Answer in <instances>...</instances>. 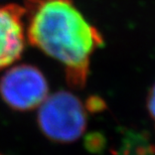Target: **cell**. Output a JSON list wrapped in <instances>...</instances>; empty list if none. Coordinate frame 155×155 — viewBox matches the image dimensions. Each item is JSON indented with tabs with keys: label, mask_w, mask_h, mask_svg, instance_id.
Listing matches in <instances>:
<instances>
[{
	"label": "cell",
	"mask_w": 155,
	"mask_h": 155,
	"mask_svg": "<svg viewBox=\"0 0 155 155\" xmlns=\"http://www.w3.org/2000/svg\"><path fill=\"white\" fill-rule=\"evenodd\" d=\"M38 109L39 128L52 141L74 142L87 127L86 106L71 92L58 91L48 95Z\"/></svg>",
	"instance_id": "cell-2"
},
{
	"label": "cell",
	"mask_w": 155,
	"mask_h": 155,
	"mask_svg": "<svg viewBox=\"0 0 155 155\" xmlns=\"http://www.w3.org/2000/svg\"><path fill=\"white\" fill-rule=\"evenodd\" d=\"M86 109L90 110V111H101L103 108H105V104L102 102L100 99H96V98H92L90 99L89 102L87 103Z\"/></svg>",
	"instance_id": "cell-6"
},
{
	"label": "cell",
	"mask_w": 155,
	"mask_h": 155,
	"mask_svg": "<svg viewBox=\"0 0 155 155\" xmlns=\"http://www.w3.org/2000/svg\"><path fill=\"white\" fill-rule=\"evenodd\" d=\"M48 96V84L39 69L27 64L13 66L0 79V97L20 112L38 108Z\"/></svg>",
	"instance_id": "cell-3"
},
{
	"label": "cell",
	"mask_w": 155,
	"mask_h": 155,
	"mask_svg": "<svg viewBox=\"0 0 155 155\" xmlns=\"http://www.w3.org/2000/svg\"><path fill=\"white\" fill-rule=\"evenodd\" d=\"M147 109H148V112H149V115L151 116V118H152L155 122V83L150 88L149 93H148Z\"/></svg>",
	"instance_id": "cell-5"
},
{
	"label": "cell",
	"mask_w": 155,
	"mask_h": 155,
	"mask_svg": "<svg viewBox=\"0 0 155 155\" xmlns=\"http://www.w3.org/2000/svg\"><path fill=\"white\" fill-rule=\"evenodd\" d=\"M29 43L63 64L70 87L86 86L93 54L104 45L101 32L72 0H24Z\"/></svg>",
	"instance_id": "cell-1"
},
{
	"label": "cell",
	"mask_w": 155,
	"mask_h": 155,
	"mask_svg": "<svg viewBox=\"0 0 155 155\" xmlns=\"http://www.w3.org/2000/svg\"><path fill=\"white\" fill-rule=\"evenodd\" d=\"M25 9L14 3L0 5V71L19 60L25 48Z\"/></svg>",
	"instance_id": "cell-4"
},
{
	"label": "cell",
	"mask_w": 155,
	"mask_h": 155,
	"mask_svg": "<svg viewBox=\"0 0 155 155\" xmlns=\"http://www.w3.org/2000/svg\"><path fill=\"white\" fill-rule=\"evenodd\" d=\"M0 155H1V154H0Z\"/></svg>",
	"instance_id": "cell-7"
}]
</instances>
